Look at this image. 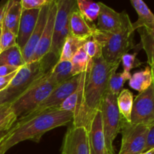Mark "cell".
<instances>
[{
	"mask_svg": "<svg viewBox=\"0 0 154 154\" xmlns=\"http://www.w3.org/2000/svg\"><path fill=\"white\" fill-rule=\"evenodd\" d=\"M120 63H108L103 57L90 60L87 70L81 74V93L72 126L84 127L88 131L108 92L110 78L116 73Z\"/></svg>",
	"mask_w": 154,
	"mask_h": 154,
	"instance_id": "1",
	"label": "cell"
},
{
	"mask_svg": "<svg viewBox=\"0 0 154 154\" xmlns=\"http://www.w3.org/2000/svg\"><path fill=\"white\" fill-rule=\"evenodd\" d=\"M74 114L59 108L42 111L17 120L3 140L6 150L24 141L39 142L48 131L66 126L73 120Z\"/></svg>",
	"mask_w": 154,
	"mask_h": 154,
	"instance_id": "2",
	"label": "cell"
},
{
	"mask_svg": "<svg viewBox=\"0 0 154 154\" xmlns=\"http://www.w3.org/2000/svg\"><path fill=\"white\" fill-rule=\"evenodd\" d=\"M58 62L51 53L37 62L25 64L18 69L10 84L0 92V105L11 104Z\"/></svg>",
	"mask_w": 154,
	"mask_h": 154,
	"instance_id": "3",
	"label": "cell"
},
{
	"mask_svg": "<svg viewBox=\"0 0 154 154\" xmlns=\"http://www.w3.org/2000/svg\"><path fill=\"white\" fill-rule=\"evenodd\" d=\"M121 27L114 32H103L95 26L92 37L102 47V57L108 63L121 61V57L134 48V30L129 15L126 11L120 13Z\"/></svg>",
	"mask_w": 154,
	"mask_h": 154,
	"instance_id": "4",
	"label": "cell"
},
{
	"mask_svg": "<svg viewBox=\"0 0 154 154\" xmlns=\"http://www.w3.org/2000/svg\"><path fill=\"white\" fill-rule=\"evenodd\" d=\"M48 72L41 77L26 91L11 104L17 120L34 111L56 87V86L48 82Z\"/></svg>",
	"mask_w": 154,
	"mask_h": 154,
	"instance_id": "5",
	"label": "cell"
},
{
	"mask_svg": "<svg viewBox=\"0 0 154 154\" xmlns=\"http://www.w3.org/2000/svg\"><path fill=\"white\" fill-rule=\"evenodd\" d=\"M117 96L108 91L104 96L99 109L102 114L107 150L109 154H115L114 141L119 132H120L123 120L117 107Z\"/></svg>",
	"mask_w": 154,
	"mask_h": 154,
	"instance_id": "6",
	"label": "cell"
},
{
	"mask_svg": "<svg viewBox=\"0 0 154 154\" xmlns=\"http://www.w3.org/2000/svg\"><path fill=\"white\" fill-rule=\"evenodd\" d=\"M148 126L132 125L123 119L120 132L121 147L118 154H141L144 152Z\"/></svg>",
	"mask_w": 154,
	"mask_h": 154,
	"instance_id": "7",
	"label": "cell"
},
{
	"mask_svg": "<svg viewBox=\"0 0 154 154\" xmlns=\"http://www.w3.org/2000/svg\"><path fill=\"white\" fill-rule=\"evenodd\" d=\"M150 126L154 123V85L139 93L133 102L130 123Z\"/></svg>",
	"mask_w": 154,
	"mask_h": 154,
	"instance_id": "8",
	"label": "cell"
},
{
	"mask_svg": "<svg viewBox=\"0 0 154 154\" xmlns=\"http://www.w3.org/2000/svg\"><path fill=\"white\" fill-rule=\"evenodd\" d=\"M81 75H75L69 80L56 87L47 99H45L34 111L26 117L35 115L47 110L59 108L61 104L77 90L79 85Z\"/></svg>",
	"mask_w": 154,
	"mask_h": 154,
	"instance_id": "9",
	"label": "cell"
},
{
	"mask_svg": "<svg viewBox=\"0 0 154 154\" xmlns=\"http://www.w3.org/2000/svg\"><path fill=\"white\" fill-rule=\"evenodd\" d=\"M61 154H90L88 132L84 127L72 126L63 139Z\"/></svg>",
	"mask_w": 154,
	"mask_h": 154,
	"instance_id": "10",
	"label": "cell"
},
{
	"mask_svg": "<svg viewBox=\"0 0 154 154\" xmlns=\"http://www.w3.org/2000/svg\"><path fill=\"white\" fill-rule=\"evenodd\" d=\"M57 9V1L51 0L48 21H47V23L45 25V29L42 33L40 41L38 43L35 51L34 54L32 57L29 63L39 61L50 53L51 45H52L53 35H54V21H55Z\"/></svg>",
	"mask_w": 154,
	"mask_h": 154,
	"instance_id": "11",
	"label": "cell"
},
{
	"mask_svg": "<svg viewBox=\"0 0 154 154\" xmlns=\"http://www.w3.org/2000/svg\"><path fill=\"white\" fill-rule=\"evenodd\" d=\"M87 132L90 154H109L105 143L100 110L96 112Z\"/></svg>",
	"mask_w": 154,
	"mask_h": 154,
	"instance_id": "12",
	"label": "cell"
},
{
	"mask_svg": "<svg viewBox=\"0 0 154 154\" xmlns=\"http://www.w3.org/2000/svg\"><path fill=\"white\" fill-rule=\"evenodd\" d=\"M51 0H50L49 2L44 5L42 8L40 9L39 12L38 18L37 23H36L35 27L32 32L31 37L27 42L26 45L22 50V55L23 58L24 62L26 64L29 63L32 57L34 54L35 48L37 47L38 43L40 41L42 35L43 33L44 29H45V25L47 23L48 18V14H49L50 6H51Z\"/></svg>",
	"mask_w": 154,
	"mask_h": 154,
	"instance_id": "13",
	"label": "cell"
},
{
	"mask_svg": "<svg viewBox=\"0 0 154 154\" xmlns=\"http://www.w3.org/2000/svg\"><path fill=\"white\" fill-rule=\"evenodd\" d=\"M40 9H23L17 35V44L22 51L31 37L38 18Z\"/></svg>",
	"mask_w": 154,
	"mask_h": 154,
	"instance_id": "14",
	"label": "cell"
},
{
	"mask_svg": "<svg viewBox=\"0 0 154 154\" xmlns=\"http://www.w3.org/2000/svg\"><path fill=\"white\" fill-rule=\"evenodd\" d=\"M100 11L98 17L96 29L103 32H114L120 29L122 20L120 13L102 2H99Z\"/></svg>",
	"mask_w": 154,
	"mask_h": 154,
	"instance_id": "15",
	"label": "cell"
},
{
	"mask_svg": "<svg viewBox=\"0 0 154 154\" xmlns=\"http://www.w3.org/2000/svg\"><path fill=\"white\" fill-rule=\"evenodd\" d=\"M57 6L53 38L58 35L69 23L71 14L77 7V2L75 0H59L57 1Z\"/></svg>",
	"mask_w": 154,
	"mask_h": 154,
	"instance_id": "16",
	"label": "cell"
},
{
	"mask_svg": "<svg viewBox=\"0 0 154 154\" xmlns=\"http://www.w3.org/2000/svg\"><path fill=\"white\" fill-rule=\"evenodd\" d=\"M130 2L138 14V20L132 23L134 31L140 28L154 30V14L146 3L141 0H131Z\"/></svg>",
	"mask_w": 154,
	"mask_h": 154,
	"instance_id": "17",
	"label": "cell"
},
{
	"mask_svg": "<svg viewBox=\"0 0 154 154\" xmlns=\"http://www.w3.org/2000/svg\"><path fill=\"white\" fill-rule=\"evenodd\" d=\"M22 11L23 8L21 1H15V0L8 1L4 17H3L2 25L5 26L16 36L17 35Z\"/></svg>",
	"mask_w": 154,
	"mask_h": 154,
	"instance_id": "18",
	"label": "cell"
},
{
	"mask_svg": "<svg viewBox=\"0 0 154 154\" xmlns=\"http://www.w3.org/2000/svg\"><path fill=\"white\" fill-rule=\"evenodd\" d=\"M70 34L77 37L89 38L93 35L95 26L89 25V23L80 13L78 7L75 8L69 20Z\"/></svg>",
	"mask_w": 154,
	"mask_h": 154,
	"instance_id": "19",
	"label": "cell"
},
{
	"mask_svg": "<svg viewBox=\"0 0 154 154\" xmlns=\"http://www.w3.org/2000/svg\"><path fill=\"white\" fill-rule=\"evenodd\" d=\"M71 61H58L48 74V81L54 86H59L73 77Z\"/></svg>",
	"mask_w": 154,
	"mask_h": 154,
	"instance_id": "20",
	"label": "cell"
},
{
	"mask_svg": "<svg viewBox=\"0 0 154 154\" xmlns=\"http://www.w3.org/2000/svg\"><path fill=\"white\" fill-rule=\"evenodd\" d=\"M87 39L88 38L77 37L73 35L69 34L62 48L61 54L58 61H71L74 55L81 48H83Z\"/></svg>",
	"mask_w": 154,
	"mask_h": 154,
	"instance_id": "21",
	"label": "cell"
},
{
	"mask_svg": "<svg viewBox=\"0 0 154 154\" xmlns=\"http://www.w3.org/2000/svg\"><path fill=\"white\" fill-rule=\"evenodd\" d=\"M152 84L153 75L150 66H147L143 70L134 73L129 81V87L139 93L148 89Z\"/></svg>",
	"mask_w": 154,
	"mask_h": 154,
	"instance_id": "22",
	"label": "cell"
},
{
	"mask_svg": "<svg viewBox=\"0 0 154 154\" xmlns=\"http://www.w3.org/2000/svg\"><path fill=\"white\" fill-rule=\"evenodd\" d=\"M25 64L22 51L18 45H15L0 53V66H10L20 68Z\"/></svg>",
	"mask_w": 154,
	"mask_h": 154,
	"instance_id": "23",
	"label": "cell"
},
{
	"mask_svg": "<svg viewBox=\"0 0 154 154\" xmlns=\"http://www.w3.org/2000/svg\"><path fill=\"white\" fill-rule=\"evenodd\" d=\"M119 111L126 121L130 123L131 114L133 107V93L127 89H123L119 93L117 99Z\"/></svg>",
	"mask_w": 154,
	"mask_h": 154,
	"instance_id": "24",
	"label": "cell"
},
{
	"mask_svg": "<svg viewBox=\"0 0 154 154\" xmlns=\"http://www.w3.org/2000/svg\"><path fill=\"white\" fill-rule=\"evenodd\" d=\"M76 2L78 11L88 22L92 23L98 19L100 11L99 2L86 0H77Z\"/></svg>",
	"mask_w": 154,
	"mask_h": 154,
	"instance_id": "25",
	"label": "cell"
},
{
	"mask_svg": "<svg viewBox=\"0 0 154 154\" xmlns=\"http://www.w3.org/2000/svg\"><path fill=\"white\" fill-rule=\"evenodd\" d=\"M138 32L141 38L140 45L145 51L147 57V63L150 67H154V38L145 28L138 29Z\"/></svg>",
	"mask_w": 154,
	"mask_h": 154,
	"instance_id": "26",
	"label": "cell"
},
{
	"mask_svg": "<svg viewBox=\"0 0 154 154\" xmlns=\"http://www.w3.org/2000/svg\"><path fill=\"white\" fill-rule=\"evenodd\" d=\"M17 121L11 104L0 105V131L9 130Z\"/></svg>",
	"mask_w": 154,
	"mask_h": 154,
	"instance_id": "27",
	"label": "cell"
},
{
	"mask_svg": "<svg viewBox=\"0 0 154 154\" xmlns=\"http://www.w3.org/2000/svg\"><path fill=\"white\" fill-rule=\"evenodd\" d=\"M90 59L84 51V48H81L71 60L72 65V74L73 75H81L87 69L90 64Z\"/></svg>",
	"mask_w": 154,
	"mask_h": 154,
	"instance_id": "28",
	"label": "cell"
},
{
	"mask_svg": "<svg viewBox=\"0 0 154 154\" xmlns=\"http://www.w3.org/2000/svg\"><path fill=\"white\" fill-rule=\"evenodd\" d=\"M131 73H126L123 72L121 73H114L111 76L108 83V91L115 96H118L119 93L121 92L123 85L128 80L131 78Z\"/></svg>",
	"mask_w": 154,
	"mask_h": 154,
	"instance_id": "29",
	"label": "cell"
},
{
	"mask_svg": "<svg viewBox=\"0 0 154 154\" xmlns=\"http://www.w3.org/2000/svg\"><path fill=\"white\" fill-rule=\"evenodd\" d=\"M83 48L90 60H94L102 57V45L92 36L87 39L83 46Z\"/></svg>",
	"mask_w": 154,
	"mask_h": 154,
	"instance_id": "30",
	"label": "cell"
},
{
	"mask_svg": "<svg viewBox=\"0 0 154 154\" xmlns=\"http://www.w3.org/2000/svg\"><path fill=\"white\" fill-rule=\"evenodd\" d=\"M80 93H81V89H80V86L78 85L77 90L61 104V105L59 107V109L61 111L71 112L73 114H75L77 106H78V101H79Z\"/></svg>",
	"mask_w": 154,
	"mask_h": 154,
	"instance_id": "31",
	"label": "cell"
},
{
	"mask_svg": "<svg viewBox=\"0 0 154 154\" xmlns=\"http://www.w3.org/2000/svg\"><path fill=\"white\" fill-rule=\"evenodd\" d=\"M17 45V36L8 29L2 23V34H1V52L6 49Z\"/></svg>",
	"mask_w": 154,
	"mask_h": 154,
	"instance_id": "32",
	"label": "cell"
},
{
	"mask_svg": "<svg viewBox=\"0 0 154 154\" xmlns=\"http://www.w3.org/2000/svg\"><path fill=\"white\" fill-rule=\"evenodd\" d=\"M121 62L123 66V72L126 73H130L132 69L139 67L142 63L137 58V53L135 54H126L121 57Z\"/></svg>",
	"mask_w": 154,
	"mask_h": 154,
	"instance_id": "33",
	"label": "cell"
},
{
	"mask_svg": "<svg viewBox=\"0 0 154 154\" xmlns=\"http://www.w3.org/2000/svg\"><path fill=\"white\" fill-rule=\"evenodd\" d=\"M50 0H22L23 9L32 10V9H41L44 5L48 4Z\"/></svg>",
	"mask_w": 154,
	"mask_h": 154,
	"instance_id": "34",
	"label": "cell"
},
{
	"mask_svg": "<svg viewBox=\"0 0 154 154\" xmlns=\"http://www.w3.org/2000/svg\"><path fill=\"white\" fill-rule=\"evenodd\" d=\"M153 148H154V123L150 126H149L148 128L144 151H147V150Z\"/></svg>",
	"mask_w": 154,
	"mask_h": 154,
	"instance_id": "35",
	"label": "cell"
},
{
	"mask_svg": "<svg viewBox=\"0 0 154 154\" xmlns=\"http://www.w3.org/2000/svg\"><path fill=\"white\" fill-rule=\"evenodd\" d=\"M17 71L14 73L11 74V75H7V76H3L0 77V92L3 91L4 90H5L8 87V86L10 84L11 81H12V79L14 78V77L15 76V75L17 74Z\"/></svg>",
	"mask_w": 154,
	"mask_h": 154,
	"instance_id": "36",
	"label": "cell"
},
{
	"mask_svg": "<svg viewBox=\"0 0 154 154\" xmlns=\"http://www.w3.org/2000/svg\"><path fill=\"white\" fill-rule=\"evenodd\" d=\"M20 68L13 67L10 66H0V77L7 76V75H11L14 72L18 71Z\"/></svg>",
	"mask_w": 154,
	"mask_h": 154,
	"instance_id": "37",
	"label": "cell"
},
{
	"mask_svg": "<svg viewBox=\"0 0 154 154\" xmlns=\"http://www.w3.org/2000/svg\"><path fill=\"white\" fill-rule=\"evenodd\" d=\"M8 1H2L0 2V25L2 24L4 17L5 11L6 6H7Z\"/></svg>",
	"mask_w": 154,
	"mask_h": 154,
	"instance_id": "38",
	"label": "cell"
},
{
	"mask_svg": "<svg viewBox=\"0 0 154 154\" xmlns=\"http://www.w3.org/2000/svg\"><path fill=\"white\" fill-rule=\"evenodd\" d=\"M9 130H10V129H9ZM9 130L0 131V143H1L2 141L3 140L5 139V137L7 136L8 134Z\"/></svg>",
	"mask_w": 154,
	"mask_h": 154,
	"instance_id": "39",
	"label": "cell"
},
{
	"mask_svg": "<svg viewBox=\"0 0 154 154\" xmlns=\"http://www.w3.org/2000/svg\"><path fill=\"white\" fill-rule=\"evenodd\" d=\"M7 151L4 145V143H3V141L0 143V154H5Z\"/></svg>",
	"mask_w": 154,
	"mask_h": 154,
	"instance_id": "40",
	"label": "cell"
},
{
	"mask_svg": "<svg viewBox=\"0 0 154 154\" xmlns=\"http://www.w3.org/2000/svg\"><path fill=\"white\" fill-rule=\"evenodd\" d=\"M141 154H154V148L150 149V150H147V151L143 152Z\"/></svg>",
	"mask_w": 154,
	"mask_h": 154,
	"instance_id": "41",
	"label": "cell"
},
{
	"mask_svg": "<svg viewBox=\"0 0 154 154\" xmlns=\"http://www.w3.org/2000/svg\"><path fill=\"white\" fill-rule=\"evenodd\" d=\"M1 34H2V24L0 25V53H1Z\"/></svg>",
	"mask_w": 154,
	"mask_h": 154,
	"instance_id": "42",
	"label": "cell"
},
{
	"mask_svg": "<svg viewBox=\"0 0 154 154\" xmlns=\"http://www.w3.org/2000/svg\"><path fill=\"white\" fill-rule=\"evenodd\" d=\"M150 68H151L152 75H153V84L154 85V67H150Z\"/></svg>",
	"mask_w": 154,
	"mask_h": 154,
	"instance_id": "43",
	"label": "cell"
},
{
	"mask_svg": "<svg viewBox=\"0 0 154 154\" xmlns=\"http://www.w3.org/2000/svg\"><path fill=\"white\" fill-rule=\"evenodd\" d=\"M148 31H149V32L151 34V35L153 36V38H154V30H150H150H148Z\"/></svg>",
	"mask_w": 154,
	"mask_h": 154,
	"instance_id": "44",
	"label": "cell"
}]
</instances>
